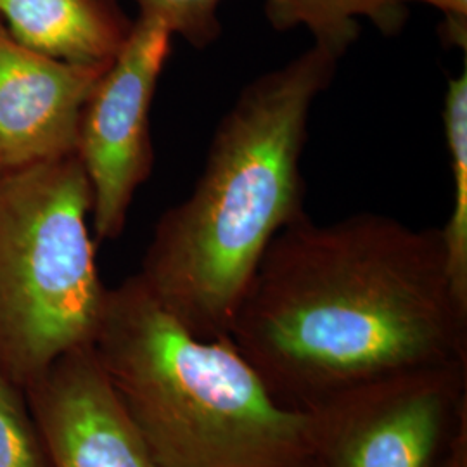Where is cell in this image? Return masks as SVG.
Segmentation results:
<instances>
[{
    "instance_id": "cell-1",
    "label": "cell",
    "mask_w": 467,
    "mask_h": 467,
    "mask_svg": "<svg viewBox=\"0 0 467 467\" xmlns=\"http://www.w3.org/2000/svg\"><path fill=\"white\" fill-rule=\"evenodd\" d=\"M229 339L279 400L312 410L389 374L467 364V303L441 229L303 215L270 241Z\"/></svg>"
},
{
    "instance_id": "cell-2",
    "label": "cell",
    "mask_w": 467,
    "mask_h": 467,
    "mask_svg": "<svg viewBox=\"0 0 467 467\" xmlns=\"http://www.w3.org/2000/svg\"><path fill=\"white\" fill-rule=\"evenodd\" d=\"M339 57L314 44L246 85L218 123L194 191L156 223L135 275L198 337H229L270 241L306 215L301 152Z\"/></svg>"
},
{
    "instance_id": "cell-3",
    "label": "cell",
    "mask_w": 467,
    "mask_h": 467,
    "mask_svg": "<svg viewBox=\"0 0 467 467\" xmlns=\"http://www.w3.org/2000/svg\"><path fill=\"white\" fill-rule=\"evenodd\" d=\"M90 348L161 467H281L314 455L310 412L279 400L229 337L185 329L135 274L108 287Z\"/></svg>"
},
{
    "instance_id": "cell-4",
    "label": "cell",
    "mask_w": 467,
    "mask_h": 467,
    "mask_svg": "<svg viewBox=\"0 0 467 467\" xmlns=\"http://www.w3.org/2000/svg\"><path fill=\"white\" fill-rule=\"evenodd\" d=\"M90 213L77 152L0 173V370L21 389L94 339L108 287Z\"/></svg>"
},
{
    "instance_id": "cell-5",
    "label": "cell",
    "mask_w": 467,
    "mask_h": 467,
    "mask_svg": "<svg viewBox=\"0 0 467 467\" xmlns=\"http://www.w3.org/2000/svg\"><path fill=\"white\" fill-rule=\"evenodd\" d=\"M306 412L320 467H438L467 420V364L389 374Z\"/></svg>"
},
{
    "instance_id": "cell-6",
    "label": "cell",
    "mask_w": 467,
    "mask_h": 467,
    "mask_svg": "<svg viewBox=\"0 0 467 467\" xmlns=\"http://www.w3.org/2000/svg\"><path fill=\"white\" fill-rule=\"evenodd\" d=\"M167 28L139 16L85 102L77 156L92 191V227L99 241L123 233L135 192L154 165L150 111L171 50Z\"/></svg>"
},
{
    "instance_id": "cell-7",
    "label": "cell",
    "mask_w": 467,
    "mask_h": 467,
    "mask_svg": "<svg viewBox=\"0 0 467 467\" xmlns=\"http://www.w3.org/2000/svg\"><path fill=\"white\" fill-rule=\"evenodd\" d=\"M109 65L52 59L0 23V173L73 154L85 102Z\"/></svg>"
},
{
    "instance_id": "cell-8",
    "label": "cell",
    "mask_w": 467,
    "mask_h": 467,
    "mask_svg": "<svg viewBox=\"0 0 467 467\" xmlns=\"http://www.w3.org/2000/svg\"><path fill=\"white\" fill-rule=\"evenodd\" d=\"M52 467H161L88 347L69 351L25 389Z\"/></svg>"
},
{
    "instance_id": "cell-9",
    "label": "cell",
    "mask_w": 467,
    "mask_h": 467,
    "mask_svg": "<svg viewBox=\"0 0 467 467\" xmlns=\"http://www.w3.org/2000/svg\"><path fill=\"white\" fill-rule=\"evenodd\" d=\"M0 17L21 46L77 65H109L132 28L115 0H0Z\"/></svg>"
},
{
    "instance_id": "cell-10",
    "label": "cell",
    "mask_w": 467,
    "mask_h": 467,
    "mask_svg": "<svg viewBox=\"0 0 467 467\" xmlns=\"http://www.w3.org/2000/svg\"><path fill=\"white\" fill-rule=\"evenodd\" d=\"M405 5L400 0H265V15L275 30L305 26L316 46L343 56L360 34V17L395 35L407 21Z\"/></svg>"
},
{
    "instance_id": "cell-11",
    "label": "cell",
    "mask_w": 467,
    "mask_h": 467,
    "mask_svg": "<svg viewBox=\"0 0 467 467\" xmlns=\"http://www.w3.org/2000/svg\"><path fill=\"white\" fill-rule=\"evenodd\" d=\"M445 135L453 171V208L441 229L453 289L467 303V71L449 80L445 96Z\"/></svg>"
},
{
    "instance_id": "cell-12",
    "label": "cell",
    "mask_w": 467,
    "mask_h": 467,
    "mask_svg": "<svg viewBox=\"0 0 467 467\" xmlns=\"http://www.w3.org/2000/svg\"><path fill=\"white\" fill-rule=\"evenodd\" d=\"M0 467H52L25 389L0 370Z\"/></svg>"
},
{
    "instance_id": "cell-13",
    "label": "cell",
    "mask_w": 467,
    "mask_h": 467,
    "mask_svg": "<svg viewBox=\"0 0 467 467\" xmlns=\"http://www.w3.org/2000/svg\"><path fill=\"white\" fill-rule=\"evenodd\" d=\"M139 16L161 23L171 35L185 38L192 47L204 49L222 32L217 9L220 0H135Z\"/></svg>"
},
{
    "instance_id": "cell-14",
    "label": "cell",
    "mask_w": 467,
    "mask_h": 467,
    "mask_svg": "<svg viewBox=\"0 0 467 467\" xmlns=\"http://www.w3.org/2000/svg\"><path fill=\"white\" fill-rule=\"evenodd\" d=\"M407 2H424L440 9L445 16L441 35L449 46H457L461 49L467 47V0H400Z\"/></svg>"
},
{
    "instance_id": "cell-15",
    "label": "cell",
    "mask_w": 467,
    "mask_h": 467,
    "mask_svg": "<svg viewBox=\"0 0 467 467\" xmlns=\"http://www.w3.org/2000/svg\"><path fill=\"white\" fill-rule=\"evenodd\" d=\"M281 467H320V464H318L317 459L312 455V457H306V459L298 461V462H291V464Z\"/></svg>"
}]
</instances>
